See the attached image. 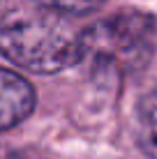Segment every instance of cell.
<instances>
[{"instance_id":"cell-1","label":"cell","mask_w":157,"mask_h":159,"mask_svg":"<svg viewBox=\"0 0 157 159\" xmlns=\"http://www.w3.org/2000/svg\"><path fill=\"white\" fill-rule=\"evenodd\" d=\"M0 53L25 72L56 74L85 56V42L65 14L21 5L0 21Z\"/></svg>"},{"instance_id":"cell-2","label":"cell","mask_w":157,"mask_h":159,"mask_svg":"<svg viewBox=\"0 0 157 159\" xmlns=\"http://www.w3.org/2000/svg\"><path fill=\"white\" fill-rule=\"evenodd\" d=\"M155 35L157 28L150 16L127 12L93 25V30L83 32V42L85 53H95L116 67L134 69L150 58Z\"/></svg>"},{"instance_id":"cell-3","label":"cell","mask_w":157,"mask_h":159,"mask_svg":"<svg viewBox=\"0 0 157 159\" xmlns=\"http://www.w3.org/2000/svg\"><path fill=\"white\" fill-rule=\"evenodd\" d=\"M35 108V90L23 76L0 67V131L21 125Z\"/></svg>"},{"instance_id":"cell-4","label":"cell","mask_w":157,"mask_h":159,"mask_svg":"<svg viewBox=\"0 0 157 159\" xmlns=\"http://www.w3.org/2000/svg\"><path fill=\"white\" fill-rule=\"evenodd\" d=\"M136 136L145 155L150 159H157V90L145 95L139 104Z\"/></svg>"},{"instance_id":"cell-5","label":"cell","mask_w":157,"mask_h":159,"mask_svg":"<svg viewBox=\"0 0 157 159\" xmlns=\"http://www.w3.org/2000/svg\"><path fill=\"white\" fill-rule=\"evenodd\" d=\"M35 5L39 7H46V9H53L58 14H65V16H74V14H90L99 7L104 0H32Z\"/></svg>"}]
</instances>
